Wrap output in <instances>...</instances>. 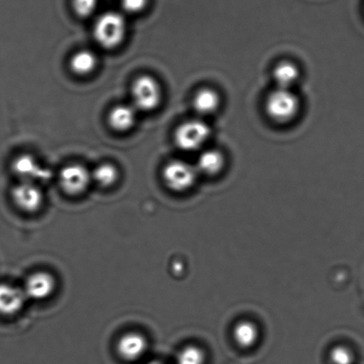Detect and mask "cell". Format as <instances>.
Segmentation results:
<instances>
[{
  "instance_id": "6da1fadb",
  "label": "cell",
  "mask_w": 364,
  "mask_h": 364,
  "mask_svg": "<svg viewBox=\"0 0 364 364\" xmlns=\"http://www.w3.org/2000/svg\"><path fill=\"white\" fill-rule=\"evenodd\" d=\"M210 136V127L203 119L198 117L181 123L176 129L174 140L178 149L193 153L205 149Z\"/></svg>"
},
{
  "instance_id": "7a4b0ae2",
  "label": "cell",
  "mask_w": 364,
  "mask_h": 364,
  "mask_svg": "<svg viewBox=\"0 0 364 364\" xmlns=\"http://www.w3.org/2000/svg\"><path fill=\"white\" fill-rule=\"evenodd\" d=\"M127 23L124 16L118 12H106L97 20L94 37L102 48L113 49L119 47L126 37Z\"/></svg>"
},
{
  "instance_id": "3957f363",
  "label": "cell",
  "mask_w": 364,
  "mask_h": 364,
  "mask_svg": "<svg viewBox=\"0 0 364 364\" xmlns=\"http://www.w3.org/2000/svg\"><path fill=\"white\" fill-rule=\"evenodd\" d=\"M300 100L292 90L275 88L267 95L266 112L274 122L285 124L292 122L299 115Z\"/></svg>"
},
{
  "instance_id": "277c9868",
  "label": "cell",
  "mask_w": 364,
  "mask_h": 364,
  "mask_svg": "<svg viewBox=\"0 0 364 364\" xmlns=\"http://www.w3.org/2000/svg\"><path fill=\"white\" fill-rule=\"evenodd\" d=\"M199 176L196 165L188 161L175 160L168 162L162 171L166 186L176 193L192 189Z\"/></svg>"
},
{
  "instance_id": "5b68a950",
  "label": "cell",
  "mask_w": 364,
  "mask_h": 364,
  "mask_svg": "<svg viewBox=\"0 0 364 364\" xmlns=\"http://www.w3.org/2000/svg\"><path fill=\"white\" fill-rule=\"evenodd\" d=\"M133 106L139 111L151 112L161 104L162 93L160 84L149 75H143L134 81L132 87Z\"/></svg>"
},
{
  "instance_id": "8992f818",
  "label": "cell",
  "mask_w": 364,
  "mask_h": 364,
  "mask_svg": "<svg viewBox=\"0 0 364 364\" xmlns=\"http://www.w3.org/2000/svg\"><path fill=\"white\" fill-rule=\"evenodd\" d=\"M91 173L80 164L66 166L60 172L59 183L63 192L70 196H80L90 186Z\"/></svg>"
},
{
  "instance_id": "52a82bcc",
  "label": "cell",
  "mask_w": 364,
  "mask_h": 364,
  "mask_svg": "<svg viewBox=\"0 0 364 364\" xmlns=\"http://www.w3.org/2000/svg\"><path fill=\"white\" fill-rule=\"evenodd\" d=\"M11 196L16 206L26 213L40 210L44 203L43 193L35 183L22 181L14 187Z\"/></svg>"
},
{
  "instance_id": "ba28073f",
  "label": "cell",
  "mask_w": 364,
  "mask_h": 364,
  "mask_svg": "<svg viewBox=\"0 0 364 364\" xmlns=\"http://www.w3.org/2000/svg\"><path fill=\"white\" fill-rule=\"evenodd\" d=\"M55 288V279L51 274L48 272H37L26 279L23 289L27 299L40 301L51 296Z\"/></svg>"
},
{
  "instance_id": "9c48e42d",
  "label": "cell",
  "mask_w": 364,
  "mask_h": 364,
  "mask_svg": "<svg viewBox=\"0 0 364 364\" xmlns=\"http://www.w3.org/2000/svg\"><path fill=\"white\" fill-rule=\"evenodd\" d=\"M12 168L23 182L35 183L37 180H46L51 176L50 171L42 167L36 159L29 154L20 155L16 158Z\"/></svg>"
},
{
  "instance_id": "30bf717a",
  "label": "cell",
  "mask_w": 364,
  "mask_h": 364,
  "mask_svg": "<svg viewBox=\"0 0 364 364\" xmlns=\"http://www.w3.org/2000/svg\"><path fill=\"white\" fill-rule=\"evenodd\" d=\"M27 300L23 289L12 284H0V316H16L22 311Z\"/></svg>"
},
{
  "instance_id": "8fae6325",
  "label": "cell",
  "mask_w": 364,
  "mask_h": 364,
  "mask_svg": "<svg viewBox=\"0 0 364 364\" xmlns=\"http://www.w3.org/2000/svg\"><path fill=\"white\" fill-rule=\"evenodd\" d=\"M148 341L144 335L137 332H129L119 339L117 351L123 359L135 360L146 352Z\"/></svg>"
},
{
  "instance_id": "7c38bea8",
  "label": "cell",
  "mask_w": 364,
  "mask_h": 364,
  "mask_svg": "<svg viewBox=\"0 0 364 364\" xmlns=\"http://www.w3.org/2000/svg\"><path fill=\"white\" fill-rule=\"evenodd\" d=\"M196 168L199 175L215 176L222 172L225 166V157L220 150L208 148L200 151Z\"/></svg>"
},
{
  "instance_id": "4fadbf2b",
  "label": "cell",
  "mask_w": 364,
  "mask_h": 364,
  "mask_svg": "<svg viewBox=\"0 0 364 364\" xmlns=\"http://www.w3.org/2000/svg\"><path fill=\"white\" fill-rule=\"evenodd\" d=\"M220 95L210 87L200 88L194 95L193 99V109L201 119L217 112L220 107Z\"/></svg>"
},
{
  "instance_id": "5bb4252c",
  "label": "cell",
  "mask_w": 364,
  "mask_h": 364,
  "mask_svg": "<svg viewBox=\"0 0 364 364\" xmlns=\"http://www.w3.org/2000/svg\"><path fill=\"white\" fill-rule=\"evenodd\" d=\"M136 122V109L129 105H116L108 116L109 125L118 132L132 129Z\"/></svg>"
},
{
  "instance_id": "9a60e30c",
  "label": "cell",
  "mask_w": 364,
  "mask_h": 364,
  "mask_svg": "<svg viewBox=\"0 0 364 364\" xmlns=\"http://www.w3.org/2000/svg\"><path fill=\"white\" fill-rule=\"evenodd\" d=\"M299 76V67L291 61L277 63L273 70V77L277 87L284 90H292L293 86L298 82Z\"/></svg>"
},
{
  "instance_id": "2e32d148",
  "label": "cell",
  "mask_w": 364,
  "mask_h": 364,
  "mask_svg": "<svg viewBox=\"0 0 364 364\" xmlns=\"http://www.w3.org/2000/svg\"><path fill=\"white\" fill-rule=\"evenodd\" d=\"M232 337L240 348H252L259 341V328L252 321H240L233 328Z\"/></svg>"
},
{
  "instance_id": "e0dca14e",
  "label": "cell",
  "mask_w": 364,
  "mask_h": 364,
  "mask_svg": "<svg viewBox=\"0 0 364 364\" xmlns=\"http://www.w3.org/2000/svg\"><path fill=\"white\" fill-rule=\"evenodd\" d=\"M97 65V55L90 50L77 51L70 59V66L77 75H88L94 72Z\"/></svg>"
},
{
  "instance_id": "ac0fdd59",
  "label": "cell",
  "mask_w": 364,
  "mask_h": 364,
  "mask_svg": "<svg viewBox=\"0 0 364 364\" xmlns=\"http://www.w3.org/2000/svg\"><path fill=\"white\" fill-rule=\"evenodd\" d=\"M91 178L98 186L109 187L114 185L118 180L119 171L114 165L102 164L94 169L91 173Z\"/></svg>"
},
{
  "instance_id": "d6986e66",
  "label": "cell",
  "mask_w": 364,
  "mask_h": 364,
  "mask_svg": "<svg viewBox=\"0 0 364 364\" xmlns=\"http://www.w3.org/2000/svg\"><path fill=\"white\" fill-rule=\"evenodd\" d=\"M206 355L199 346L189 345L183 348L176 357V364H205Z\"/></svg>"
},
{
  "instance_id": "ffe728a7",
  "label": "cell",
  "mask_w": 364,
  "mask_h": 364,
  "mask_svg": "<svg viewBox=\"0 0 364 364\" xmlns=\"http://www.w3.org/2000/svg\"><path fill=\"white\" fill-rule=\"evenodd\" d=\"M330 362L331 364H353L355 355L351 349L346 346H337L330 352Z\"/></svg>"
},
{
  "instance_id": "44dd1931",
  "label": "cell",
  "mask_w": 364,
  "mask_h": 364,
  "mask_svg": "<svg viewBox=\"0 0 364 364\" xmlns=\"http://www.w3.org/2000/svg\"><path fill=\"white\" fill-rule=\"evenodd\" d=\"M74 11L80 17H88L97 8V0H73Z\"/></svg>"
},
{
  "instance_id": "7402d4cb",
  "label": "cell",
  "mask_w": 364,
  "mask_h": 364,
  "mask_svg": "<svg viewBox=\"0 0 364 364\" xmlns=\"http://www.w3.org/2000/svg\"><path fill=\"white\" fill-rule=\"evenodd\" d=\"M149 0H122L123 10L129 14H139L146 8Z\"/></svg>"
},
{
  "instance_id": "603a6c76",
  "label": "cell",
  "mask_w": 364,
  "mask_h": 364,
  "mask_svg": "<svg viewBox=\"0 0 364 364\" xmlns=\"http://www.w3.org/2000/svg\"><path fill=\"white\" fill-rule=\"evenodd\" d=\"M147 364H164V363H161L160 362H151V363H147Z\"/></svg>"
}]
</instances>
